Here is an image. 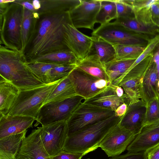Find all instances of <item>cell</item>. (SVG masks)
Segmentation results:
<instances>
[{
	"label": "cell",
	"instance_id": "obj_1",
	"mask_svg": "<svg viewBox=\"0 0 159 159\" xmlns=\"http://www.w3.org/2000/svg\"><path fill=\"white\" fill-rule=\"evenodd\" d=\"M70 12L61 9L40 18L24 52L27 61L47 53L69 49L64 42V25L72 23Z\"/></svg>",
	"mask_w": 159,
	"mask_h": 159
},
{
	"label": "cell",
	"instance_id": "obj_2",
	"mask_svg": "<svg viewBox=\"0 0 159 159\" xmlns=\"http://www.w3.org/2000/svg\"><path fill=\"white\" fill-rule=\"evenodd\" d=\"M24 54L0 45V75L20 91L36 88L45 84L38 79L25 64Z\"/></svg>",
	"mask_w": 159,
	"mask_h": 159
},
{
	"label": "cell",
	"instance_id": "obj_3",
	"mask_svg": "<svg viewBox=\"0 0 159 159\" xmlns=\"http://www.w3.org/2000/svg\"><path fill=\"white\" fill-rule=\"evenodd\" d=\"M122 117L115 114L68 136L63 151L86 155L94 151L99 147L103 139L120 122Z\"/></svg>",
	"mask_w": 159,
	"mask_h": 159
},
{
	"label": "cell",
	"instance_id": "obj_4",
	"mask_svg": "<svg viewBox=\"0 0 159 159\" xmlns=\"http://www.w3.org/2000/svg\"><path fill=\"white\" fill-rule=\"evenodd\" d=\"M62 79L36 88L20 91L7 115L31 116L36 120L41 108Z\"/></svg>",
	"mask_w": 159,
	"mask_h": 159
},
{
	"label": "cell",
	"instance_id": "obj_5",
	"mask_svg": "<svg viewBox=\"0 0 159 159\" xmlns=\"http://www.w3.org/2000/svg\"><path fill=\"white\" fill-rule=\"evenodd\" d=\"M23 12V7L14 2L0 9L1 42L7 48L20 51Z\"/></svg>",
	"mask_w": 159,
	"mask_h": 159
},
{
	"label": "cell",
	"instance_id": "obj_6",
	"mask_svg": "<svg viewBox=\"0 0 159 159\" xmlns=\"http://www.w3.org/2000/svg\"><path fill=\"white\" fill-rule=\"evenodd\" d=\"M91 36L101 39L113 45L143 47H146L152 39L133 33L115 21L101 25L93 31Z\"/></svg>",
	"mask_w": 159,
	"mask_h": 159
},
{
	"label": "cell",
	"instance_id": "obj_7",
	"mask_svg": "<svg viewBox=\"0 0 159 159\" xmlns=\"http://www.w3.org/2000/svg\"><path fill=\"white\" fill-rule=\"evenodd\" d=\"M85 100L76 95L66 99L49 102L41 108L34 126L67 121L75 110Z\"/></svg>",
	"mask_w": 159,
	"mask_h": 159
},
{
	"label": "cell",
	"instance_id": "obj_8",
	"mask_svg": "<svg viewBox=\"0 0 159 159\" xmlns=\"http://www.w3.org/2000/svg\"><path fill=\"white\" fill-rule=\"evenodd\" d=\"M115 114V111L111 110L83 102L73 112L67 121L68 136Z\"/></svg>",
	"mask_w": 159,
	"mask_h": 159
},
{
	"label": "cell",
	"instance_id": "obj_9",
	"mask_svg": "<svg viewBox=\"0 0 159 159\" xmlns=\"http://www.w3.org/2000/svg\"><path fill=\"white\" fill-rule=\"evenodd\" d=\"M67 77L76 94L84 97L85 100L95 96L111 83L110 81L94 77L76 67Z\"/></svg>",
	"mask_w": 159,
	"mask_h": 159
},
{
	"label": "cell",
	"instance_id": "obj_10",
	"mask_svg": "<svg viewBox=\"0 0 159 159\" xmlns=\"http://www.w3.org/2000/svg\"><path fill=\"white\" fill-rule=\"evenodd\" d=\"M41 138L43 145L48 154L53 157L63 151L68 137L66 121H61L42 125Z\"/></svg>",
	"mask_w": 159,
	"mask_h": 159
},
{
	"label": "cell",
	"instance_id": "obj_11",
	"mask_svg": "<svg viewBox=\"0 0 159 159\" xmlns=\"http://www.w3.org/2000/svg\"><path fill=\"white\" fill-rule=\"evenodd\" d=\"M135 136L119 122L105 136L99 147L108 157L119 155L127 149Z\"/></svg>",
	"mask_w": 159,
	"mask_h": 159
},
{
	"label": "cell",
	"instance_id": "obj_12",
	"mask_svg": "<svg viewBox=\"0 0 159 159\" xmlns=\"http://www.w3.org/2000/svg\"><path fill=\"white\" fill-rule=\"evenodd\" d=\"M101 5V0H80L79 4L70 12L72 25L76 28L94 30Z\"/></svg>",
	"mask_w": 159,
	"mask_h": 159
},
{
	"label": "cell",
	"instance_id": "obj_13",
	"mask_svg": "<svg viewBox=\"0 0 159 159\" xmlns=\"http://www.w3.org/2000/svg\"><path fill=\"white\" fill-rule=\"evenodd\" d=\"M64 42L79 61L89 55L92 45L93 39L91 36L79 31L72 23H67L64 25Z\"/></svg>",
	"mask_w": 159,
	"mask_h": 159
},
{
	"label": "cell",
	"instance_id": "obj_14",
	"mask_svg": "<svg viewBox=\"0 0 159 159\" xmlns=\"http://www.w3.org/2000/svg\"><path fill=\"white\" fill-rule=\"evenodd\" d=\"M41 127L33 130L24 139L16 159H53L47 152L41 138Z\"/></svg>",
	"mask_w": 159,
	"mask_h": 159
},
{
	"label": "cell",
	"instance_id": "obj_15",
	"mask_svg": "<svg viewBox=\"0 0 159 159\" xmlns=\"http://www.w3.org/2000/svg\"><path fill=\"white\" fill-rule=\"evenodd\" d=\"M146 108V103L142 99L130 101L120 125L136 136L143 127Z\"/></svg>",
	"mask_w": 159,
	"mask_h": 159
},
{
	"label": "cell",
	"instance_id": "obj_16",
	"mask_svg": "<svg viewBox=\"0 0 159 159\" xmlns=\"http://www.w3.org/2000/svg\"><path fill=\"white\" fill-rule=\"evenodd\" d=\"M159 144V121L144 126L127 148L128 152H145Z\"/></svg>",
	"mask_w": 159,
	"mask_h": 159
},
{
	"label": "cell",
	"instance_id": "obj_17",
	"mask_svg": "<svg viewBox=\"0 0 159 159\" xmlns=\"http://www.w3.org/2000/svg\"><path fill=\"white\" fill-rule=\"evenodd\" d=\"M130 98L126 94L123 97L116 93L115 85L111 83L103 91L93 97L84 100V103L90 104L100 107L115 111L123 104L130 103Z\"/></svg>",
	"mask_w": 159,
	"mask_h": 159
},
{
	"label": "cell",
	"instance_id": "obj_18",
	"mask_svg": "<svg viewBox=\"0 0 159 159\" xmlns=\"http://www.w3.org/2000/svg\"><path fill=\"white\" fill-rule=\"evenodd\" d=\"M36 119L24 116L7 115L0 117V139L21 133L33 127Z\"/></svg>",
	"mask_w": 159,
	"mask_h": 159
},
{
	"label": "cell",
	"instance_id": "obj_19",
	"mask_svg": "<svg viewBox=\"0 0 159 159\" xmlns=\"http://www.w3.org/2000/svg\"><path fill=\"white\" fill-rule=\"evenodd\" d=\"M158 76L156 65L152 61L139 81V88L141 99L147 103L159 97L157 89Z\"/></svg>",
	"mask_w": 159,
	"mask_h": 159
},
{
	"label": "cell",
	"instance_id": "obj_20",
	"mask_svg": "<svg viewBox=\"0 0 159 159\" xmlns=\"http://www.w3.org/2000/svg\"><path fill=\"white\" fill-rule=\"evenodd\" d=\"M20 90L11 83L0 77V116L7 115L15 102Z\"/></svg>",
	"mask_w": 159,
	"mask_h": 159
},
{
	"label": "cell",
	"instance_id": "obj_21",
	"mask_svg": "<svg viewBox=\"0 0 159 159\" xmlns=\"http://www.w3.org/2000/svg\"><path fill=\"white\" fill-rule=\"evenodd\" d=\"M91 37L93 44L89 55H93L104 66L116 59V50L113 45L101 39Z\"/></svg>",
	"mask_w": 159,
	"mask_h": 159
},
{
	"label": "cell",
	"instance_id": "obj_22",
	"mask_svg": "<svg viewBox=\"0 0 159 159\" xmlns=\"http://www.w3.org/2000/svg\"><path fill=\"white\" fill-rule=\"evenodd\" d=\"M38 61L60 65H75L78 61L74 53L66 49L47 53L30 60L27 63Z\"/></svg>",
	"mask_w": 159,
	"mask_h": 159
},
{
	"label": "cell",
	"instance_id": "obj_23",
	"mask_svg": "<svg viewBox=\"0 0 159 159\" xmlns=\"http://www.w3.org/2000/svg\"><path fill=\"white\" fill-rule=\"evenodd\" d=\"M76 67L94 77L111 82L105 66L93 55H89L79 61Z\"/></svg>",
	"mask_w": 159,
	"mask_h": 159
},
{
	"label": "cell",
	"instance_id": "obj_24",
	"mask_svg": "<svg viewBox=\"0 0 159 159\" xmlns=\"http://www.w3.org/2000/svg\"><path fill=\"white\" fill-rule=\"evenodd\" d=\"M114 21L120 23L133 33L151 39L159 35L157 29L145 26L136 19L134 15L127 17L117 18Z\"/></svg>",
	"mask_w": 159,
	"mask_h": 159
},
{
	"label": "cell",
	"instance_id": "obj_25",
	"mask_svg": "<svg viewBox=\"0 0 159 159\" xmlns=\"http://www.w3.org/2000/svg\"><path fill=\"white\" fill-rule=\"evenodd\" d=\"M23 7L21 29V51L24 54L34 31L36 18L34 12Z\"/></svg>",
	"mask_w": 159,
	"mask_h": 159
},
{
	"label": "cell",
	"instance_id": "obj_26",
	"mask_svg": "<svg viewBox=\"0 0 159 159\" xmlns=\"http://www.w3.org/2000/svg\"><path fill=\"white\" fill-rule=\"evenodd\" d=\"M76 95L73 86L67 76L62 79L47 98L44 105L62 101Z\"/></svg>",
	"mask_w": 159,
	"mask_h": 159
},
{
	"label": "cell",
	"instance_id": "obj_27",
	"mask_svg": "<svg viewBox=\"0 0 159 159\" xmlns=\"http://www.w3.org/2000/svg\"><path fill=\"white\" fill-rule=\"evenodd\" d=\"M136 59H116L105 65L111 82L112 83L122 76Z\"/></svg>",
	"mask_w": 159,
	"mask_h": 159
},
{
	"label": "cell",
	"instance_id": "obj_28",
	"mask_svg": "<svg viewBox=\"0 0 159 159\" xmlns=\"http://www.w3.org/2000/svg\"><path fill=\"white\" fill-rule=\"evenodd\" d=\"M27 130L21 133L0 139V150L16 157Z\"/></svg>",
	"mask_w": 159,
	"mask_h": 159
},
{
	"label": "cell",
	"instance_id": "obj_29",
	"mask_svg": "<svg viewBox=\"0 0 159 159\" xmlns=\"http://www.w3.org/2000/svg\"><path fill=\"white\" fill-rule=\"evenodd\" d=\"M25 64L33 73L45 84L52 83L49 76L51 69L61 65L38 61L31 63H27L26 61Z\"/></svg>",
	"mask_w": 159,
	"mask_h": 159
},
{
	"label": "cell",
	"instance_id": "obj_30",
	"mask_svg": "<svg viewBox=\"0 0 159 159\" xmlns=\"http://www.w3.org/2000/svg\"><path fill=\"white\" fill-rule=\"evenodd\" d=\"M117 18L115 0H101V7L97 16L96 23L102 25Z\"/></svg>",
	"mask_w": 159,
	"mask_h": 159
},
{
	"label": "cell",
	"instance_id": "obj_31",
	"mask_svg": "<svg viewBox=\"0 0 159 159\" xmlns=\"http://www.w3.org/2000/svg\"><path fill=\"white\" fill-rule=\"evenodd\" d=\"M152 59V53L133 67L129 69L122 76L112 83L117 85L121 80L132 79H140L149 66Z\"/></svg>",
	"mask_w": 159,
	"mask_h": 159
},
{
	"label": "cell",
	"instance_id": "obj_32",
	"mask_svg": "<svg viewBox=\"0 0 159 159\" xmlns=\"http://www.w3.org/2000/svg\"><path fill=\"white\" fill-rule=\"evenodd\" d=\"M113 45L116 50V59H136L146 48L134 45Z\"/></svg>",
	"mask_w": 159,
	"mask_h": 159
},
{
	"label": "cell",
	"instance_id": "obj_33",
	"mask_svg": "<svg viewBox=\"0 0 159 159\" xmlns=\"http://www.w3.org/2000/svg\"><path fill=\"white\" fill-rule=\"evenodd\" d=\"M139 79H132L122 80L116 86L121 87L125 93L130 99V101H135L141 99L139 88Z\"/></svg>",
	"mask_w": 159,
	"mask_h": 159
},
{
	"label": "cell",
	"instance_id": "obj_34",
	"mask_svg": "<svg viewBox=\"0 0 159 159\" xmlns=\"http://www.w3.org/2000/svg\"><path fill=\"white\" fill-rule=\"evenodd\" d=\"M146 103L143 127L159 121V97L154 98Z\"/></svg>",
	"mask_w": 159,
	"mask_h": 159
},
{
	"label": "cell",
	"instance_id": "obj_35",
	"mask_svg": "<svg viewBox=\"0 0 159 159\" xmlns=\"http://www.w3.org/2000/svg\"><path fill=\"white\" fill-rule=\"evenodd\" d=\"M76 67L75 65H61L51 69L49 76L52 83L68 75Z\"/></svg>",
	"mask_w": 159,
	"mask_h": 159
},
{
	"label": "cell",
	"instance_id": "obj_36",
	"mask_svg": "<svg viewBox=\"0 0 159 159\" xmlns=\"http://www.w3.org/2000/svg\"><path fill=\"white\" fill-rule=\"evenodd\" d=\"M150 7L134 11V16L136 19L145 26L157 29L156 26L153 24L151 19Z\"/></svg>",
	"mask_w": 159,
	"mask_h": 159
},
{
	"label": "cell",
	"instance_id": "obj_37",
	"mask_svg": "<svg viewBox=\"0 0 159 159\" xmlns=\"http://www.w3.org/2000/svg\"><path fill=\"white\" fill-rule=\"evenodd\" d=\"M122 2L132 8L133 11L150 7L159 2V0H122Z\"/></svg>",
	"mask_w": 159,
	"mask_h": 159
},
{
	"label": "cell",
	"instance_id": "obj_38",
	"mask_svg": "<svg viewBox=\"0 0 159 159\" xmlns=\"http://www.w3.org/2000/svg\"><path fill=\"white\" fill-rule=\"evenodd\" d=\"M116 6L117 18L127 17L134 15L132 8L122 2V0H115Z\"/></svg>",
	"mask_w": 159,
	"mask_h": 159
},
{
	"label": "cell",
	"instance_id": "obj_39",
	"mask_svg": "<svg viewBox=\"0 0 159 159\" xmlns=\"http://www.w3.org/2000/svg\"><path fill=\"white\" fill-rule=\"evenodd\" d=\"M109 159H148L147 153L145 152H131L122 155L111 157Z\"/></svg>",
	"mask_w": 159,
	"mask_h": 159
},
{
	"label": "cell",
	"instance_id": "obj_40",
	"mask_svg": "<svg viewBox=\"0 0 159 159\" xmlns=\"http://www.w3.org/2000/svg\"><path fill=\"white\" fill-rule=\"evenodd\" d=\"M85 155L83 153H74L63 151L60 153L52 157L53 159H81Z\"/></svg>",
	"mask_w": 159,
	"mask_h": 159
},
{
	"label": "cell",
	"instance_id": "obj_41",
	"mask_svg": "<svg viewBox=\"0 0 159 159\" xmlns=\"http://www.w3.org/2000/svg\"><path fill=\"white\" fill-rule=\"evenodd\" d=\"M152 20L156 27L159 20V2L152 5L150 7Z\"/></svg>",
	"mask_w": 159,
	"mask_h": 159
},
{
	"label": "cell",
	"instance_id": "obj_42",
	"mask_svg": "<svg viewBox=\"0 0 159 159\" xmlns=\"http://www.w3.org/2000/svg\"><path fill=\"white\" fill-rule=\"evenodd\" d=\"M152 60L155 64L158 76V81H159V42L156 46L152 52Z\"/></svg>",
	"mask_w": 159,
	"mask_h": 159
},
{
	"label": "cell",
	"instance_id": "obj_43",
	"mask_svg": "<svg viewBox=\"0 0 159 159\" xmlns=\"http://www.w3.org/2000/svg\"><path fill=\"white\" fill-rule=\"evenodd\" d=\"M146 152L148 159H159V144Z\"/></svg>",
	"mask_w": 159,
	"mask_h": 159
},
{
	"label": "cell",
	"instance_id": "obj_44",
	"mask_svg": "<svg viewBox=\"0 0 159 159\" xmlns=\"http://www.w3.org/2000/svg\"><path fill=\"white\" fill-rule=\"evenodd\" d=\"M130 103H125L120 106L115 111V115L119 117L123 116L126 112Z\"/></svg>",
	"mask_w": 159,
	"mask_h": 159
},
{
	"label": "cell",
	"instance_id": "obj_45",
	"mask_svg": "<svg viewBox=\"0 0 159 159\" xmlns=\"http://www.w3.org/2000/svg\"><path fill=\"white\" fill-rule=\"evenodd\" d=\"M14 2L21 5L23 7L30 11L33 12L36 11L32 2L30 1L15 0Z\"/></svg>",
	"mask_w": 159,
	"mask_h": 159
},
{
	"label": "cell",
	"instance_id": "obj_46",
	"mask_svg": "<svg viewBox=\"0 0 159 159\" xmlns=\"http://www.w3.org/2000/svg\"><path fill=\"white\" fill-rule=\"evenodd\" d=\"M0 159H16V157L9 155L0 150Z\"/></svg>",
	"mask_w": 159,
	"mask_h": 159
},
{
	"label": "cell",
	"instance_id": "obj_47",
	"mask_svg": "<svg viewBox=\"0 0 159 159\" xmlns=\"http://www.w3.org/2000/svg\"><path fill=\"white\" fill-rule=\"evenodd\" d=\"M32 3L36 11L39 10L41 7V1L38 0H34L32 1Z\"/></svg>",
	"mask_w": 159,
	"mask_h": 159
},
{
	"label": "cell",
	"instance_id": "obj_48",
	"mask_svg": "<svg viewBox=\"0 0 159 159\" xmlns=\"http://www.w3.org/2000/svg\"><path fill=\"white\" fill-rule=\"evenodd\" d=\"M15 1L14 0H1L0 4H8L14 2Z\"/></svg>",
	"mask_w": 159,
	"mask_h": 159
},
{
	"label": "cell",
	"instance_id": "obj_49",
	"mask_svg": "<svg viewBox=\"0 0 159 159\" xmlns=\"http://www.w3.org/2000/svg\"><path fill=\"white\" fill-rule=\"evenodd\" d=\"M157 33L159 34V20L157 26Z\"/></svg>",
	"mask_w": 159,
	"mask_h": 159
},
{
	"label": "cell",
	"instance_id": "obj_50",
	"mask_svg": "<svg viewBox=\"0 0 159 159\" xmlns=\"http://www.w3.org/2000/svg\"><path fill=\"white\" fill-rule=\"evenodd\" d=\"M90 159L89 158H87V159Z\"/></svg>",
	"mask_w": 159,
	"mask_h": 159
}]
</instances>
